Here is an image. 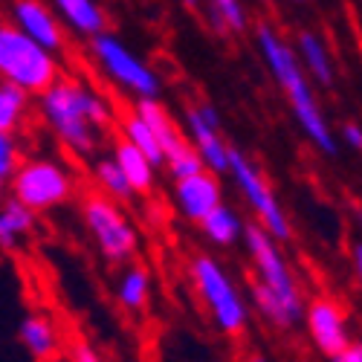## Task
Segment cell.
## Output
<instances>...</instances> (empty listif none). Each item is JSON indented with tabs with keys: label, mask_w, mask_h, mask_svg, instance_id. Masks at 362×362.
Masks as SVG:
<instances>
[{
	"label": "cell",
	"mask_w": 362,
	"mask_h": 362,
	"mask_svg": "<svg viewBox=\"0 0 362 362\" xmlns=\"http://www.w3.org/2000/svg\"><path fill=\"white\" fill-rule=\"evenodd\" d=\"M107 151H110V157L119 163V168L125 171L131 189H134L139 197L154 194L160 165H157L154 160H151L142 148H136V145H134V142H128L125 136H119V139H113V142L107 145Z\"/></svg>",
	"instance_id": "2e32d148"
},
{
	"label": "cell",
	"mask_w": 362,
	"mask_h": 362,
	"mask_svg": "<svg viewBox=\"0 0 362 362\" xmlns=\"http://www.w3.org/2000/svg\"><path fill=\"white\" fill-rule=\"evenodd\" d=\"M87 174H90V180L96 183L99 192H105V194H110V197H116V200L131 203V200L136 197V192L131 189L125 171L119 168V163L110 157V151H107V154H99V157L90 160V163H87Z\"/></svg>",
	"instance_id": "44dd1931"
},
{
	"label": "cell",
	"mask_w": 362,
	"mask_h": 362,
	"mask_svg": "<svg viewBox=\"0 0 362 362\" xmlns=\"http://www.w3.org/2000/svg\"><path fill=\"white\" fill-rule=\"evenodd\" d=\"M244 362H269L264 354H258V351H252V354H247V359Z\"/></svg>",
	"instance_id": "4dcf8cb0"
},
{
	"label": "cell",
	"mask_w": 362,
	"mask_h": 362,
	"mask_svg": "<svg viewBox=\"0 0 362 362\" xmlns=\"http://www.w3.org/2000/svg\"><path fill=\"white\" fill-rule=\"evenodd\" d=\"M305 327L308 337L316 345L319 354L325 356H337L339 351H345L354 339H351V327H348V316L342 310V305L330 296H316L305 305Z\"/></svg>",
	"instance_id": "8fae6325"
},
{
	"label": "cell",
	"mask_w": 362,
	"mask_h": 362,
	"mask_svg": "<svg viewBox=\"0 0 362 362\" xmlns=\"http://www.w3.org/2000/svg\"><path fill=\"white\" fill-rule=\"evenodd\" d=\"M221 174L215 171H197L189 177H180L174 180L171 186V203L177 209V215L189 221V223H203L215 209L223 203V189H221Z\"/></svg>",
	"instance_id": "7c38bea8"
},
{
	"label": "cell",
	"mask_w": 362,
	"mask_h": 362,
	"mask_svg": "<svg viewBox=\"0 0 362 362\" xmlns=\"http://www.w3.org/2000/svg\"><path fill=\"white\" fill-rule=\"evenodd\" d=\"M29 93H23L21 87L6 84L0 78V131L18 134V128L26 122L29 116Z\"/></svg>",
	"instance_id": "cb8c5ba5"
},
{
	"label": "cell",
	"mask_w": 362,
	"mask_h": 362,
	"mask_svg": "<svg viewBox=\"0 0 362 362\" xmlns=\"http://www.w3.org/2000/svg\"><path fill=\"white\" fill-rule=\"evenodd\" d=\"M244 247L252 264V305L255 313L273 327H296L305 319V298L298 281L281 252V240L269 235L261 223H247Z\"/></svg>",
	"instance_id": "3957f363"
},
{
	"label": "cell",
	"mask_w": 362,
	"mask_h": 362,
	"mask_svg": "<svg viewBox=\"0 0 362 362\" xmlns=\"http://www.w3.org/2000/svg\"><path fill=\"white\" fill-rule=\"evenodd\" d=\"M342 139H345V145H348L351 151L362 154V125H356V122L342 125Z\"/></svg>",
	"instance_id": "4316f807"
},
{
	"label": "cell",
	"mask_w": 362,
	"mask_h": 362,
	"mask_svg": "<svg viewBox=\"0 0 362 362\" xmlns=\"http://www.w3.org/2000/svg\"><path fill=\"white\" fill-rule=\"evenodd\" d=\"M330 362H362V342H351L345 351L330 356Z\"/></svg>",
	"instance_id": "83f0119b"
},
{
	"label": "cell",
	"mask_w": 362,
	"mask_h": 362,
	"mask_svg": "<svg viewBox=\"0 0 362 362\" xmlns=\"http://www.w3.org/2000/svg\"><path fill=\"white\" fill-rule=\"evenodd\" d=\"M200 232L203 238L209 240L212 247H221V250H229V247H238L244 244V232H247V223L240 221V215L235 212L232 206L221 203L212 215H209L203 223H200Z\"/></svg>",
	"instance_id": "ffe728a7"
},
{
	"label": "cell",
	"mask_w": 362,
	"mask_h": 362,
	"mask_svg": "<svg viewBox=\"0 0 362 362\" xmlns=\"http://www.w3.org/2000/svg\"><path fill=\"white\" fill-rule=\"evenodd\" d=\"M206 21L221 35H240L250 29V12L244 6V0H209Z\"/></svg>",
	"instance_id": "603a6c76"
},
{
	"label": "cell",
	"mask_w": 362,
	"mask_h": 362,
	"mask_svg": "<svg viewBox=\"0 0 362 362\" xmlns=\"http://www.w3.org/2000/svg\"><path fill=\"white\" fill-rule=\"evenodd\" d=\"M351 261H354V273H356V279L362 284V238L356 240L354 250H351Z\"/></svg>",
	"instance_id": "f1b7e54d"
},
{
	"label": "cell",
	"mask_w": 362,
	"mask_h": 362,
	"mask_svg": "<svg viewBox=\"0 0 362 362\" xmlns=\"http://www.w3.org/2000/svg\"><path fill=\"white\" fill-rule=\"evenodd\" d=\"M49 4L67 26V33L81 41H93L110 29V15L102 0H49Z\"/></svg>",
	"instance_id": "9a60e30c"
},
{
	"label": "cell",
	"mask_w": 362,
	"mask_h": 362,
	"mask_svg": "<svg viewBox=\"0 0 362 362\" xmlns=\"http://www.w3.org/2000/svg\"><path fill=\"white\" fill-rule=\"evenodd\" d=\"M298 4H301V0H298Z\"/></svg>",
	"instance_id": "836d02e7"
},
{
	"label": "cell",
	"mask_w": 362,
	"mask_h": 362,
	"mask_svg": "<svg viewBox=\"0 0 362 362\" xmlns=\"http://www.w3.org/2000/svg\"><path fill=\"white\" fill-rule=\"evenodd\" d=\"M21 145L15 139V134L0 131V203L9 197V186H12V177L21 165Z\"/></svg>",
	"instance_id": "d4e9b609"
},
{
	"label": "cell",
	"mask_w": 362,
	"mask_h": 362,
	"mask_svg": "<svg viewBox=\"0 0 362 362\" xmlns=\"http://www.w3.org/2000/svg\"><path fill=\"white\" fill-rule=\"evenodd\" d=\"M189 279L206 316L223 337H240L250 325V305L229 269L209 252H197L189 261Z\"/></svg>",
	"instance_id": "8992f818"
},
{
	"label": "cell",
	"mask_w": 362,
	"mask_h": 362,
	"mask_svg": "<svg viewBox=\"0 0 362 362\" xmlns=\"http://www.w3.org/2000/svg\"><path fill=\"white\" fill-rule=\"evenodd\" d=\"M258 4H264V6H273V0H258Z\"/></svg>",
	"instance_id": "d6a6232c"
},
{
	"label": "cell",
	"mask_w": 362,
	"mask_h": 362,
	"mask_svg": "<svg viewBox=\"0 0 362 362\" xmlns=\"http://www.w3.org/2000/svg\"><path fill=\"white\" fill-rule=\"evenodd\" d=\"M9 194L18 197L23 206H29L35 215H47L76 200L78 174L70 163L49 154L23 157L12 177Z\"/></svg>",
	"instance_id": "52a82bcc"
},
{
	"label": "cell",
	"mask_w": 362,
	"mask_h": 362,
	"mask_svg": "<svg viewBox=\"0 0 362 362\" xmlns=\"http://www.w3.org/2000/svg\"><path fill=\"white\" fill-rule=\"evenodd\" d=\"M38 226V215L18 197H6L0 203V252H18Z\"/></svg>",
	"instance_id": "ac0fdd59"
},
{
	"label": "cell",
	"mask_w": 362,
	"mask_h": 362,
	"mask_svg": "<svg viewBox=\"0 0 362 362\" xmlns=\"http://www.w3.org/2000/svg\"><path fill=\"white\" fill-rule=\"evenodd\" d=\"M293 47H296L301 64H305V70L313 81H319L322 87H334V81H337L334 55H330L327 44L319 33H313V29H301V33L296 35V41H293Z\"/></svg>",
	"instance_id": "d6986e66"
},
{
	"label": "cell",
	"mask_w": 362,
	"mask_h": 362,
	"mask_svg": "<svg viewBox=\"0 0 362 362\" xmlns=\"http://www.w3.org/2000/svg\"><path fill=\"white\" fill-rule=\"evenodd\" d=\"M183 6H186L189 12H203V9L209 6V0H183Z\"/></svg>",
	"instance_id": "f546056e"
},
{
	"label": "cell",
	"mask_w": 362,
	"mask_h": 362,
	"mask_svg": "<svg viewBox=\"0 0 362 362\" xmlns=\"http://www.w3.org/2000/svg\"><path fill=\"white\" fill-rule=\"evenodd\" d=\"M38 116L67 154L78 163L99 157L119 122L113 102L81 76H62L38 96Z\"/></svg>",
	"instance_id": "6da1fadb"
},
{
	"label": "cell",
	"mask_w": 362,
	"mask_h": 362,
	"mask_svg": "<svg viewBox=\"0 0 362 362\" xmlns=\"http://www.w3.org/2000/svg\"><path fill=\"white\" fill-rule=\"evenodd\" d=\"M255 49L261 55L264 67L269 70L273 81L279 84V90L284 93L290 113L296 119V125L305 134L322 154L337 157V134L327 125V116L316 99V90L310 84V76L301 64V58L293 47V41H287L273 23H258L255 26Z\"/></svg>",
	"instance_id": "7a4b0ae2"
},
{
	"label": "cell",
	"mask_w": 362,
	"mask_h": 362,
	"mask_svg": "<svg viewBox=\"0 0 362 362\" xmlns=\"http://www.w3.org/2000/svg\"><path fill=\"white\" fill-rule=\"evenodd\" d=\"M116 128H119V136H125L128 142H134L136 148H142L145 154L163 168V148H160V139H157L154 128L148 125V119H145L136 107L119 113Z\"/></svg>",
	"instance_id": "7402d4cb"
},
{
	"label": "cell",
	"mask_w": 362,
	"mask_h": 362,
	"mask_svg": "<svg viewBox=\"0 0 362 362\" xmlns=\"http://www.w3.org/2000/svg\"><path fill=\"white\" fill-rule=\"evenodd\" d=\"M113 296L125 313L131 316L145 313L151 305V296H154V276H151V269L142 261H131L125 267H119Z\"/></svg>",
	"instance_id": "e0dca14e"
},
{
	"label": "cell",
	"mask_w": 362,
	"mask_h": 362,
	"mask_svg": "<svg viewBox=\"0 0 362 362\" xmlns=\"http://www.w3.org/2000/svg\"><path fill=\"white\" fill-rule=\"evenodd\" d=\"M356 223H359V235H362V212L356 215Z\"/></svg>",
	"instance_id": "1f68e13d"
},
{
	"label": "cell",
	"mask_w": 362,
	"mask_h": 362,
	"mask_svg": "<svg viewBox=\"0 0 362 362\" xmlns=\"http://www.w3.org/2000/svg\"><path fill=\"white\" fill-rule=\"evenodd\" d=\"M78 215L84 223V232L96 252L116 267H125L139 258L142 252V235L131 215L125 212V203L116 200L99 189L87 192L78 200Z\"/></svg>",
	"instance_id": "5b68a950"
},
{
	"label": "cell",
	"mask_w": 362,
	"mask_h": 362,
	"mask_svg": "<svg viewBox=\"0 0 362 362\" xmlns=\"http://www.w3.org/2000/svg\"><path fill=\"white\" fill-rule=\"evenodd\" d=\"M62 76V55L26 35L12 18H0V78L38 99Z\"/></svg>",
	"instance_id": "277c9868"
},
{
	"label": "cell",
	"mask_w": 362,
	"mask_h": 362,
	"mask_svg": "<svg viewBox=\"0 0 362 362\" xmlns=\"http://www.w3.org/2000/svg\"><path fill=\"white\" fill-rule=\"evenodd\" d=\"M9 18L23 29L26 35H33L38 44L47 49L64 55L67 49V26L62 23L58 12L52 9L49 0H12L9 4Z\"/></svg>",
	"instance_id": "5bb4252c"
},
{
	"label": "cell",
	"mask_w": 362,
	"mask_h": 362,
	"mask_svg": "<svg viewBox=\"0 0 362 362\" xmlns=\"http://www.w3.org/2000/svg\"><path fill=\"white\" fill-rule=\"evenodd\" d=\"M229 177H232L238 194L244 197V203L250 206V212L255 215V223H261L273 238H279L281 244H287V240L293 238V226H290L284 206L279 203V194L273 192V186H269L264 171L235 145H232V157H229Z\"/></svg>",
	"instance_id": "9c48e42d"
},
{
	"label": "cell",
	"mask_w": 362,
	"mask_h": 362,
	"mask_svg": "<svg viewBox=\"0 0 362 362\" xmlns=\"http://www.w3.org/2000/svg\"><path fill=\"white\" fill-rule=\"evenodd\" d=\"M18 339H21L23 351L33 356V362H58V356H62L70 345L64 337L62 322H58V316L47 308H35L21 319Z\"/></svg>",
	"instance_id": "4fadbf2b"
},
{
	"label": "cell",
	"mask_w": 362,
	"mask_h": 362,
	"mask_svg": "<svg viewBox=\"0 0 362 362\" xmlns=\"http://www.w3.org/2000/svg\"><path fill=\"white\" fill-rule=\"evenodd\" d=\"M221 113L215 105L209 102H194L183 113V131L189 134L192 145L197 148V154L203 157V165L215 174H229V157L232 145L226 142L221 131Z\"/></svg>",
	"instance_id": "30bf717a"
},
{
	"label": "cell",
	"mask_w": 362,
	"mask_h": 362,
	"mask_svg": "<svg viewBox=\"0 0 362 362\" xmlns=\"http://www.w3.org/2000/svg\"><path fill=\"white\" fill-rule=\"evenodd\" d=\"M67 362H105V356L93 348V342H87V339H73L67 345Z\"/></svg>",
	"instance_id": "484cf974"
},
{
	"label": "cell",
	"mask_w": 362,
	"mask_h": 362,
	"mask_svg": "<svg viewBox=\"0 0 362 362\" xmlns=\"http://www.w3.org/2000/svg\"><path fill=\"white\" fill-rule=\"evenodd\" d=\"M90 62L99 67V73L119 87L122 93L139 99H160L163 93V78L160 73L151 67L139 52H134L116 33H102L93 41H87Z\"/></svg>",
	"instance_id": "ba28073f"
}]
</instances>
